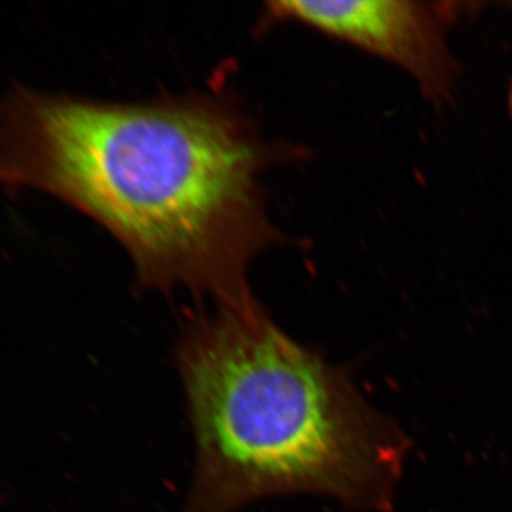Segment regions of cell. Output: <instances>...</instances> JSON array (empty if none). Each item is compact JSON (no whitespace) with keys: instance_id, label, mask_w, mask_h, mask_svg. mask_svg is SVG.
<instances>
[{"instance_id":"obj_1","label":"cell","mask_w":512,"mask_h":512,"mask_svg":"<svg viewBox=\"0 0 512 512\" xmlns=\"http://www.w3.org/2000/svg\"><path fill=\"white\" fill-rule=\"evenodd\" d=\"M215 96L137 103L19 89L0 99V184L99 222L147 288L254 301L249 265L274 244L261 174L278 158Z\"/></svg>"},{"instance_id":"obj_3","label":"cell","mask_w":512,"mask_h":512,"mask_svg":"<svg viewBox=\"0 0 512 512\" xmlns=\"http://www.w3.org/2000/svg\"><path fill=\"white\" fill-rule=\"evenodd\" d=\"M456 5L403 0L269 2L271 22H292L318 30L406 69L434 99L450 93L454 62L447 26Z\"/></svg>"},{"instance_id":"obj_4","label":"cell","mask_w":512,"mask_h":512,"mask_svg":"<svg viewBox=\"0 0 512 512\" xmlns=\"http://www.w3.org/2000/svg\"><path fill=\"white\" fill-rule=\"evenodd\" d=\"M510 107H511V113H512V92H511V97H510Z\"/></svg>"},{"instance_id":"obj_2","label":"cell","mask_w":512,"mask_h":512,"mask_svg":"<svg viewBox=\"0 0 512 512\" xmlns=\"http://www.w3.org/2000/svg\"><path fill=\"white\" fill-rule=\"evenodd\" d=\"M177 365L195 441L184 512L302 493L390 511L409 439L255 299L192 316Z\"/></svg>"}]
</instances>
